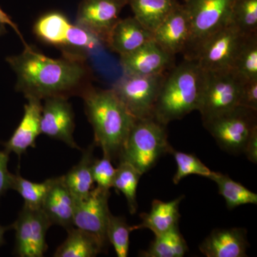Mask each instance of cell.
Returning <instances> with one entry per match:
<instances>
[{"instance_id": "cell-36", "label": "cell", "mask_w": 257, "mask_h": 257, "mask_svg": "<svg viewBox=\"0 0 257 257\" xmlns=\"http://www.w3.org/2000/svg\"><path fill=\"white\" fill-rule=\"evenodd\" d=\"M243 154L246 158L253 164L257 162V126L253 128L249 138H248L246 145H245Z\"/></svg>"}, {"instance_id": "cell-38", "label": "cell", "mask_w": 257, "mask_h": 257, "mask_svg": "<svg viewBox=\"0 0 257 257\" xmlns=\"http://www.w3.org/2000/svg\"><path fill=\"white\" fill-rule=\"evenodd\" d=\"M11 226L10 227H7V226H3L0 225V246L4 243V234L6 232L7 230L10 229Z\"/></svg>"}, {"instance_id": "cell-24", "label": "cell", "mask_w": 257, "mask_h": 257, "mask_svg": "<svg viewBox=\"0 0 257 257\" xmlns=\"http://www.w3.org/2000/svg\"><path fill=\"white\" fill-rule=\"evenodd\" d=\"M67 239L56 250L55 257H94L104 251L100 243L89 233L73 226Z\"/></svg>"}, {"instance_id": "cell-6", "label": "cell", "mask_w": 257, "mask_h": 257, "mask_svg": "<svg viewBox=\"0 0 257 257\" xmlns=\"http://www.w3.org/2000/svg\"><path fill=\"white\" fill-rule=\"evenodd\" d=\"M33 30L41 41L60 48L91 52L104 43L94 34L71 23L60 12H50L42 15L34 25Z\"/></svg>"}, {"instance_id": "cell-1", "label": "cell", "mask_w": 257, "mask_h": 257, "mask_svg": "<svg viewBox=\"0 0 257 257\" xmlns=\"http://www.w3.org/2000/svg\"><path fill=\"white\" fill-rule=\"evenodd\" d=\"M6 60L16 74L17 91L26 99H68L82 96L91 86L90 70L79 54L51 58L27 45L22 53L7 57Z\"/></svg>"}, {"instance_id": "cell-26", "label": "cell", "mask_w": 257, "mask_h": 257, "mask_svg": "<svg viewBox=\"0 0 257 257\" xmlns=\"http://www.w3.org/2000/svg\"><path fill=\"white\" fill-rule=\"evenodd\" d=\"M187 241L181 234L178 226L167 232L155 236V239L146 251H141L143 257H182L188 251Z\"/></svg>"}, {"instance_id": "cell-39", "label": "cell", "mask_w": 257, "mask_h": 257, "mask_svg": "<svg viewBox=\"0 0 257 257\" xmlns=\"http://www.w3.org/2000/svg\"><path fill=\"white\" fill-rule=\"evenodd\" d=\"M6 34V28H5V25H0V38L2 36Z\"/></svg>"}, {"instance_id": "cell-21", "label": "cell", "mask_w": 257, "mask_h": 257, "mask_svg": "<svg viewBox=\"0 0 257 257\" xmlns=\"http://www.w3.org/2000/svg\"><path fill=\"white\" fill-rule=\"evenodd\" d=\"M183 199L184 196H181L170 202L155 199L150 212L140 214L142 223L135 225V229H148L158 236L178 226L181 217L179 204Z\"/></svg>"}, {"instance_id": "cell-4", "label": "cell", "mask_w": 257, "mask_h": 257, "mask_svg": "<svg viewBox=\"0 0 257 257\" xmlns=\"http://www.w3.org/2000/svg\"><path fill=\"white\" fill-rule=\"evenodd\" d=\"M166 126L155 118L135 119L119 162H128L142 175L153 168L161 157L173 150Z\"/></svg>"}, {"instance_id": "cell-35", "label": "cell", "mask_w": 257, "mask_h": 257, "mask_svg": "<svg viewBox=\"0 0 257 257\" xmlns=\"http://www.w3.org/2000/svg\"><path fill=\"white\" fill-rule=\"evenodd\" d=\"M10 154L0 151V198L8 189H11L13 174L8 170Z\"/></svg>"}, {"instance_id": "cell-28", "label": "cell", "mask_w": 257, "mask_h": 257, "mask_svg": "<svg viewBox=\"0 0 257 257\" xmlns=\"http://www.w3.org/2000/svg\"><path fill=\"white\" fill-rule=\"evenodd\" d=\"M142 175L133 165L124 161H119L116 168L112 187L124 194L130 214L138 210L137 189Z\"/></svg>"}, {"instance_id": "cell-20", "label": "cell", "mask_w": 257, "mask_h": 257, "mask_svg": "<svg viewBox=\"0 0 257 257\" xmlns=\"http://www.w3.org/2000/svg\"><path fill=\"white\" fill-rule=\"evenodd\" d=\"M153 40V34L147 30L135 17L119 19L111 29L106 44L120 56L135 52Z\"/></svg>"}, {"instance_id": "cell-12", "label": "cell", "mask_w": 257, "mask_h": 257, "mask_svg": "<svg viewBox=\"0 0 257 257\" xmlns=\"http://www.w3.org/2000/svg\"><path fill=\"white\" fill-rule=\"evenodd\" d=\"M109 190L95 187L84 199L75 201L74 226L92 235L105 248L109 243L107 227L109 211Z\"/></svg>"}, {"instance_id": "cell-33", "label": "cell", "mask_w": 257, "mask_h": 257, "mask_svg": "<svg viewBox=\"0 0 257 257\" xmlns=\"http://www.w3.org/2000/svg\"><path fill=\"white\" fill-rule=\"evenodd\" d=\"M92 177L99 188L109 190L112 187L116 168L109 157L103 155L100 160H94L92 165Z\"/></svg>"}, {"instance_id": "cell-5", "label": "cell", "mask_w": 257, "mask_h": 257, "mask_svg": "<svg viewBox=\"0 0 257 257\" xmlns=\"http://www.w3.org/2000/svg\"><path fill=\"white\" fill-rule=\"evenodd\" d=\"M190 21V37L183 55L194 60L209 37L231 22L234 0H184Z\"/></svg>"}, {"instance_id": "cell-37", "label": "cell", "mask_w": 257, "mask_h": 257, "mask_svg": "<svg viewBox=\"0 0 257 257\" xmlns=\"http://www.w3.org/2000/svg\"><path fill=\"white\" fill-rule=\"evenodd\" d=\"M0 25H9V26L11 27V28L15 30V32L18 34V36L20 37V39H21L22 42H23L25 46V45H28V44L25 42V40H24L23 35H22L21 32H20V29H19L18 25H17L16 23H15L9 15L7 14L5 12L3 11L1 8H0Z\"/></svg>"}, {"instance_id": "cell-29", "label": "cell", "mask_w": 257, "mask_h": 257, "mask_svg": "<svg viewBox=\"0 0 257 257\" xmlns=\"http://www.w3.org/2000/svg\"><path fill=\"white\" fill-rule=\"evenodd\" d=\"M52 182L53 178L47 179L40 183L33 182L23 178L19 173L13 174L11 189L17 191L23 197L25 207L33 209H42V204Z\"/></svg>"}, {"instance_id": "cell-13", "label": "cell", "mask_w": 257, "mask_h": 257, "mask_svg": "<svg viewBox=\"0 0 257 257\" xmlns=\"http://www.w3.org/2000/svg\"><path fill=\"white\" fill-rule=\"evenodd\" d=\"M126 5L127 0H82L77 10L75 24L106 43L111 29Z\"/></svg>"}, {"instance_id": "cell-19", "label": "cell", "mask_w": 257, "mask_h": 257, "mask_svg": "<svg viewBox=\"0 0 257 257\" xmlns=\"http://www.w3.org/2000/svg\"><path fill=\"white\" fill-rule=\"evenodd\" d=\"M75 200L64 183L62 177L53 178L42 209L52 224L68 230L74 226Z\"/></svg>"}, {"instance_id": "cell-2", "label": "cell", "mask_w": 257, "mask_h": 257, "mask_svg": "<svg viewBox=\"0 0 257 257\" xmlns=\"http://www.w3.org/2000/svg\"><path fill=\"white\" fill-rule=\"evenodd\" d=\"M81 96L94 131V145L100 147L103 155L119 160L135 118L111 89L104 90L90 86Z\"/></svg>"}, {"instance_id": "cell-17", "label": "cell", "mask_w": 257, "mask_h": 257, "mask_svg": "<svg viewBox=\"0 0 257 257\" xmlns=\"http://www.w3.org/2000/svg\"><path fill=\"white\" fill-rule=\"evenodd\" d=\"M24 106V115L20 124L4 144L5 152H14L19 157L25 154L30 147H36L37 137L40 132V119L42 104L41 100L30 98Z\"/></svg>"}, {"instance_id": "cell-8", "label": "cell", "mask_w": 257, "mask_h": 257, "mask_svg": "<svg viewBox=\"0 0 257 257\" xmlns=\"http://www.w3.org/2000/svg\"><path fill=\"white\" fill-rule=\"evenodd\" d=\"M256 111L237 106L232 110L203 123L225 152L243 153L251 132L256 127Z\"/></svg>"}, {"instance_id": "cell-7", "label": "cell", "mask_w": 257, "mask_h": 257, "mask_svg": "<svg viewBox=\"0 0 257 257\" xmlns=\"http://www.w3.org/2000/svg\"><path fill=\"white\" fill-rule=\"evenodd\" d=\"M165 76L123 74L111 89L135 119L154 118L155 104Z\"/></svg>"}, {"instance_id": "cell-16", "label": "cell", "mask_w": 257, "mask_h": 257, "mask_svg": "<svg viewBox=\"0 0 257 257\" xmlns=\"http://www.w3.org/2000/svg\"><path fill=\"white\" fill-rule=\"evenodd\" d=\"M190 37V21L184 5L177 3L159 28L153 40L172 55L183 53Z\"/></svg>"}, {"instance_id": "cell-9", "label": "cell", "mask_w": 257, "mask_h": 257, "mask_svg": "<svg viewBox=\"0 0 257 257\" xmlns=\"http://www.w3.org/2000/svg\"><path fill=\"white\" fill-rule=\"evenodd\" d=\"M205 86L198 111L203 123L239 106L242 83L227 72H206Z\"/></svg>"}, {"instance_id": "cell-10", "label": "cell", "mask_w": 257, "mask_h": 257, "mask_svg": "<svg viewBox=\"0 0 257 257\" xmlns=\"http://www.w3.org/2000/svg\"><path fill=\"white\" fill-rule=\"evenodd\" d=\"M246 36L230 22L204 42L194 60L205 72L230 71Z\"/></svg>"}, {"instance_id": "cell-31", "label": "cell", "mask_w": 257, "mask_h": 257, "mask_svg": "<svg viewBox=\"0 0 257 257\" xmlns=\"http://www.w3.org/2000/svg\"><path fill=\"white\" fill-rule=\"evenodd\" d=\"M135 226L127 224L124 218L110 214L108 223V241L112 244L118 257H126L130 249V236Z\"/></svg>"}, {"instance_id": "cell-11", "label": "cell", "mask_w": 257, "mask_h": 257, "mask_svg": "<svg viewBox=\"0 0 257 257\" xmlns=\"http://www.w3.org/2000/svg\"><path fill=\"white\" fill-rule=\"evenodd\" d=\"M42 209L24 206L18 219L12 225L15 231V252L20 257H42L46 252V235L52 226Z\"/></svg>"}, {"instance_id": "cell-27", "label": "cell", "mask_w": 257, "mask_h": 257, "mask_svg": "<svg viewBox=\"0 0 257 257\" xmlns=\"http://www.w3.org/2000/svg\"><path fill=\"white\" fill-rule=\"evenodd\" d=\"M230 72L241 83L257 79V33L246 37Z\"/></svg>"}, {"instance_id": "cell-15", "label": "cell", "mask_w": 257, "mask_h": 257, "mask_svg": "<svg viewBox=\"0 0 257 257\" xmlns=\"http://www.w3.org/2000/svg\"><path fill=\"white\" fill-rule=\"evenodd\" d=\"M175 56L164 50L154 40L135 52L120 56V64L124 74L153 76L165 74L173 64Z\"/></svg>"}, {"instance_id": "cell-3", "label": "cell", "mask_w": 257, "mask_h": 257, "mask_svg": "<svg viewBox=\"0 0 257 257\" xmlns=\"http://www.w3.org/2000/svg\"><path fill=\"white\" fill-rule=\"evenodd\" d=\"M206 75L197 60L184 59L165 76L155 104L154 118L167 125L198 110Z\"/></svg>"}, {"instance_id": "cell-23", "label": "cell", "mask_w": 257, "mask_h": 257, "mask_svg": "<svg viewBox=\"0 0 257 257\" xmlns=\"http://www.w3.org/2000/svg\"><path fill=\"white\" fill-rule=\"evenodd\" d=\"M176 0H127L134 17L152 34L170 14Z\"/></svg>"}, {"instance_id": "cell-32", "label": "cell", "mask_w": 257, "mask_h": 257, "mask_svg": "<svg viewBox=\"0 0 257 257\" xmlns=\"http://www.w3.org/2000/svg\"><path fill=\"white\" fill-rule=\"evenodd\" d=\"M174 158L177 163V170L174 176V184H178L185 177L190 175H198L209 178L212 171L204 165V163L192 154L172 150Z\"/></svg>"}, {"instance_id": "cell-30", "label": "cell", "mask_w": 257, "mask_h": 257, "mask_svg": "<svg viewBox=\"0 0 257 257\" xmlns=\"http://www.w3.org/2000/svg\"><path fill=\"white\" fill-rule=\"evenodd\" d=\"M231 22L244 35L257 33V0H234Z\"/></svg>"}, {"instance_id": "cell-25", "label": "cell", "mask_w": 257, "mask_h": 257, "mask_svg": "<svg viewBox=\"0 0 257 257\" xmlns=\"http://www.w3.org/2000/svg\"><path fill=\"white\" fill-rule=\"evenodd\" d=\"M209 179L215 182L219 189V193L224 198L226 207L229 209L245 204H256L257 194L235 182L227 175L220 172H212Z\"/></svg>"}, {"instance_id": "cell-22", "label": "cell", "mask_w": 257, "mask_h": 257, "mask_svg": "<svg viewBox=\"0 0 257 257\" xmlns=\"http://www.w3.org/2000/svg\"><path fill=\"white\" fill-rule=\"evenodd\" d=\"M94 145H90L84 150L78 163L65 175L62 176L64 183L75 201L87 197L94 189L92 170L94 161Z\"/></svg>"}, {"instance_id": "cell-18", "label": "cell", "mask_w": 257, "mask_h": 257, "mask_svg": "<svg viewBox=\"0 0 257 257\" xmlns=\"http://www.w3.org/2000/svg\"><path fill=\"white\" fill-rule=\"evenodd\" d=\"M248 247L246 230L243 228L216 229L199 246L207 257H245Z\"/></svg>"}, {"instance_id": "cell-14", "label": "cell", "mask_w": 257, "mask_h": 257, "mask_svg": "<svg viewBox=\"0 0 257 257\" xmlns=\"http://www.w3.org/2000/svg\"><path fill=\"white\" fill-rule=\"evenodd\" d=\"M67 98L50 97L42 104L40 132L49 138L63 142L71 148L79 149L74 141V115Z\"/></svg>"}, {"instance_id": "cell-34", "label": "cell", "mask_w": 257, "mask_h": 257, "mask_svg": "<svg viewBox=\"0 0 257 257\" xmlns=\"http://www.w3.org/2000/svg\"><path fill=\"white\" fill-rule=\"evenodd\" d=\"M239 106L257 111V79L242 83Z\"/></svg>"}]
</instances>
